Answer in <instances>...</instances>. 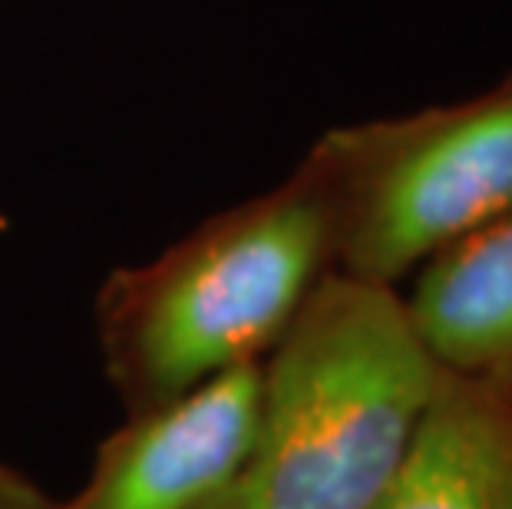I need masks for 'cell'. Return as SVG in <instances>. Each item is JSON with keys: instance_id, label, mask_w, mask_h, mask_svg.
<instances>
[{"instance_id": "cell-1", "label": "cell", "mask_w": 512, "mask_h": 509, "mask_svg": "<svg viewBox=\"0 0 512 509\" xmlns=\"http://www.w3.org/2000/svg\"><path fill=\"white\" fill-rule=\"evenodd\" d=\"M440 377L394 285L328 272L261 357L252 453L202 509H370Z\"/></svg>"}, {"instance_id": "cell-2", "label": "cell", "mask_w": 512, "mask_h": 509, "mask_svg": "<svg viewBox=\"0 0 512 509\" xmlns=\"http://www.w3.org/2000/svg\"><path fill=\"white\" fill-rule=\"evenodd\" d=\"M334 205L301 166L100 291V348L129 414L261 361L334 262Z\"/></svg>"}, {"instance_id": "cell-3", "label": "cell", "mask_w": 512, "mask_h": 509, "mask_svg": "<svg viewBox=\"0 0 512 509\" xmlns=\"http://www.w3.org/2000/svg\"><path fill=\"white\" fill-rule=\"evenodd\" d=\"M308 159L334 205V262L394 285L512 212V77L463 103L331 129Z\"/></svg>"}, {"instance_id": "cell-4", "label": "cell", "mask_w": 512, "mask_h": 509, "mask_svg": "<svg viewBox=\"0 0 512 509\" xmlns=\"http://www.w3.org/2000/svg\"><path fill=\"white\" fill-rule=\"evenodd\" d=\"M261 361L235 364L139 410L103 443L90 483L63 509H202L252 453Z\"/></svg>"}, {"instance_id": "cell-5", "label": "cell", "mask_w": 512, "mask_h": 509, "mask_svg": "<svg viewBox=\"0 0 512 509\" xmlns=\"http://www.w3.org/2000/svg\"><path fill=\"white\" fill-rule=\"evenodd\" d=\"M512 377L443 371L394 483L370 509H509Z\"/></svg>"}, {"instance_id": "cell-6", "label": "cell", "mask_w": 512, "mask_h": 509, "mask_svg": "<svg viewBox=\"0 0 512 509\" xmlns=\"http://www.w3.org/2000/svg\"><path fill=\"white\" fill-rule=\"evenodd\" d=\"M403 305L443 371L512 377V212L430 255Z\"/></svg>"}, {"instance_id": "cell-7", "label": "cell", "mask_w": 512, "mask_h": 509, "mask_svg": "<svg viewBox=\"0 0 512 509\" xmlns=\"http://www.w3.org/2000/svg\"><path fill=\"white\" fill-rule=\"evenodd\" d=\"M0 509H60L34 480L0 463Z\"/></svg>"}, {"instance_id": "cell-8", "label": "cell", "mask_w": 512, "mask_h": 509, "mask_svg": "<svg viewBox=\"0 0 512 509\" xmlns=\"http://www.w3.org/2000/svg\"><path fill=\"white\" fill-rule=\"evenodd\" d=\"M60 509H63V503H60Z\"/></svg>"}, {"instance_id": "cell-9", "label": "cell", "mask_w": 512, "mask_h": 509, "mask_svg": "<svg viewBox=\"0 0 512 509\" xmlns=\"http://www.w3.org/2000/svg\"><path fill=\"white\" fill-rule=\"evenodd\" d=\"M509 509H512V506H509Z\"/></svg>"}]
</instances>
